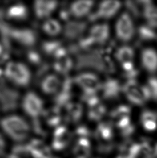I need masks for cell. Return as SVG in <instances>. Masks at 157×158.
Here are the masks:
<instances>
[{"label":"cell","instance_id":"obj_1","mask_svg":"<svg viewBox=\"0 0 157 158\" xmlns=\"http://www.w3.org/2000/svg\"><path fill=\"white\" fill-rule=\"evenodd\" d=\"M111 53L105 45L77 54L75 68L78 70H93L105 75H111L116 70Z\"/></svg>","mask_w":157,"mask_h":158},{"label":"cell","instance_id":"obj_2","mask_svg":"<svg viewBox=\"0 0 157 158\" xmlns=\"http://www.w3.org/2000/svg\"><path fill=\"white\" fill-rule=\"evenodd\" d=\"M0 126L13 141L22 143L30 135L31 127L28 122L19 115H10L2 118Z\"/></svg>","mask_w":157,"mask_h":158},{"label":"cell","instance_id":"obj_3","mask_svg":"<svg viewBox=\"0 0 157 158\" xmlns=\"http://www.w3.org/2000/svg\"><path fill=\"white\" fill-rule=\"evenodd\" d=\"M122 93L132 105L142 106L151 100V94L145 85H140L137 80H128L122 84Z\"/></svg>","mask_w":157,"mask_h":158},{"label":"cell","instance_id":"obj_4","mask_svg":"<svg viewBox=\"0 0 157 158\" xmlns=\"http://www.w3.org/2000/svg\"><path fill=\"white\" fill-rule=\"evenodd\" d=\"M4 73L10 81L19 86H26L30 84L31 79L29 69L19 62L8 63L5 68Z\"/></svg>","mask_w":157,"mask_h":158},{"label":"cell","instance_id":"obj_5","mask_svg":"<svg viewBox=\"0 0 157 158\" xmlns=\"http://www.w3.org/2000/svg\"><path fill=\"white\" fill-rule=\"evenodd\" d=\"M136 30L131 16L127 12L122 14L115 24L116 36L119 41L129 42L136 34Z\"/></svg>","mask_w":157,"mask_h":158},{"label":"cell","instance_id":"obj_6","mask_svg":"<svg viewBox=\"0 0 157 158\" xmlns=\"http://www.w3.org/2000/svg\"><path fill=\"white\" fill-rule=\"evenodd\" d=\"M73 81L84 93L98 94L101 91L102 81L95 73L85 71L77 75Z\"/></svg>","mask_w":157,"mask_h":158},{"label":"cell","instance_id":"obj_7","mask_svg":"<svg viewBox=\"0 0 157 158\" xmlns=\"http://www.w3.org/2000/svg\"><path fill=\"white\" fill-rule=\"evenodd\" d=\"M122 6V4L119 1L106 0L100 3L96 10L91 12L87 16L88 21L91 22L99 19H110L116 15Z\"/></svg>","mask_w":157,"mask_h":158},{"label":"cell","instance_id":"obj_8","mask_svg":"<svg viewBox=\"0 0 157 158\" xmlns=\"http://www.w3.org/2000/svg\"><path fill=\"white\" fill-rule=\"evenodd\" d=\"M22 107L28 116L36 119L42 113L44 105L39 96L34 92H30L24 97Z\"/></svg>","mask_w":157,"mask_h":158},{"label":"cell","instance_id":"obj_9","mask_svg":"<svg viewBox=\"0 0 157 158\" xmlns=\"http://www.w3.org/2000/svg\"><path fill=\"white\" fill-rule=\"evenodd\" d=\"M100 91H101L102 98L106 101H116L123 94L122 84L116 78L108 77L102 82Z\"/></svg>","mask_w":157,"mask_h":158},{"label":"cell","instance_id":"obj_10","mask_svg":"<svg viewBox=\"0 0 157 158\" xmlns=\"http://www.w3.org/2000/svg\"><path fill=\"white\" fill-rule=\"evenodd\" d=\"M110 36V28L108 24H95L89 29L88 37L98 47L106 45Z\"/></svg>","mask_w":157,"mask_h":158},{"label":"cell","instance_id":"obj_11","mask_svg":"<svg viewBox=\"0 0 157 158\" xmlns=\"http://www.w3.org/2000/svg\"><path fill=\"white\" fill-rule=\"evenodd\" d=\"M143 68L147 72L155 74L157 72V52L152 48L142 50L140 55Z\"/></svg>","mask_w":157,"mask_h":158},{"label":"cell","instance_id":"obj_12","mask_svg":"<svg viewBox=\"0 0 157 158\" xmlns=\"http://www.w3.org/2000/svg\"><path fill=\"white\" fill-rule=\"evenodd\" d=\"M88 28L87 22L81 21H68L64 29V34L69 40H77L83 38Z\"/></svg>","mask_w":157,"mask_h":158},{"label":"cell","instance_id":"obj_13","mask_svg":"<svg viewBox=\"0 0 157 158\" xmlns=\"http://www.w3.org/2000/svg\"><path fill=\"white\" fill-rule=\"evenodd\" d=\"M94 2L88 0H79L73 2L69 8L70 15L80 19L88 16L91 12Z\"/></svg>","mask_w":157,"mask_h":158},{"label":"cell","instance_id":"obj_14","mask_svg":"<svg viewBox=\"0 0 157 158\" xmlns=\"http://www.w3.org/2000/svg\"><path fill=\"white\" fill-rule=\"evenodd\" d=\"M27 145L32 158H46L51 155L49 146L40 139H32Z\"/></svg>","mask_w":157,"mask_h":158},{"label":"cell","instance_id":"obj_15","mask_svg":"<svg viewBox=\"0 0 157 158\" xmlns=\"http://www.w3.org/2000/svg\"><path fill=\"white\" fill-rule=\"evenodd\" d=\"M58 6L54 1H37L34 3V10L37 17L39 19L49 17Z\"/></svg>","mask_w":157,"mask_h":158},{"label":"cell","instance_id":"obj_16","mask_svg":"<svg viewBox=\"0 0 157 158\" xmlns=\"http://www.w3.org/2000/svg\"><path fill=\"white\" fill-rule=\"evenodd\" d=\"M70 138L68 131L64 126H59L53 133L52 146L53 150L60 151L66 147Z\"/></svg>","mask_w":157,"mask_h":158},{"label":"cell","instance_id":"obj_17","mask_svg":"<svg viewBox=\"0 0 157 158\" xmlns=\"http://www.w3.org/2000/svg\"><path fill=\"white\" fill-rule=\"evenodd\" d=\"M62 86V83L57 75L51 74L42 79L41 83V89L47 94H53L57 93Z\"/></svg>","mask_w":157,"mask_h":158},{"label":"cell","instance_id":"obj_18","mask_svg":"<svg viewBox=\"0 0 157 158\" xmlns=\"http://www.w3.org/2000/svg\"><path fill=\"white\" fill-rule=\"evenodd\" d=\"M138 40L137 45H140L143 42H150L157 39V34L154 28L148 24H143L139 26L136 30Z\"/></svg>","mask_w":157,"mask_h":158},{"label":"cell","instance_id":"obj_19","mask_svg":"<svg viewBox=\"0 0 157 158\" xmlns=\"http://www.w3.org/2000/svg\"><path fill=\"white\" fill-rule=\"evenodd\" d=\"M143 16L147 24L154 28H157V6L150 1H145L143 10Z\"/></svg>","mask_w":157,"mask_h":158},{"label":"cell","instance_id":"obj_20","mask_svg":"<svg viewBox=\"0 0 157 158\" xmlns=\"http://www.w3.org/2000/svg\"><path fill=\"white\" fill-rule=\"evenodd\" d=\"M114 56L115 59L121 64L134 62L135 50L130 45H122L116 49Z\"/></svg>","mask_w":157,"mask_h":158},{"label":"cell","instance_id":"obj_21","mask_svg":"<svg viewBox=\"0 0 157 158\" xmlns=\"http://www.w3.org/2000/svg\"><path fill=\"white\" fill-rule=\"evenodd\" d=\"M145 1H127L124 2V6L127 10V13L132 18H139L143 15V10Z\"/></svg>","mask_w":157,"mask_h":158},{"label":"cell","instance_id":"obj_22","mask_svg":"<svg viewBox=\"0 0 157 158\" xmlns=\"http://www.w3.org/2000/svg\"><path fill=\"white\" fill-rule=\"evenodd\" d=\"M42 29L48 35L55 36L61 33L62 28L59 22L55 19H50L45 21L42 25Z\"/></svg>","mask_w":157,"mask_h":158},{"label":"cell","instance_id":"obj_23","mask_svg":"<svg viewBox=\"0 0 157 158\" xmlns=\"http://www.w3.org/2000/svg\"><path fill=\"white\" fill-rule=\"evenodd\" d=\"M57 58L58 60L55 63V68L59 73L66 74L72 70L74 63L67 54L60 56Z\"/></svg>","mask_w":157,"mask_h":158},{"label":"cell","instance_id":"obj_24","mask_svg":"<svg viewBox=\"0 0 157 158\" xmlns=\"http://www.w3.org/2000/svg\"><path fill=\"white\" fill-rule=\"evenodd\" d=\"M67 106L68 119L72 122H77L83 115V106L81 103H70Z\"/></svg>","mask_w":157,"mask_h":158},{"label":"cell","instance_id":"obj_25","mask_svg":"<svg viewBox=\"0 0 157 158\" xmlns=\"http://www.w3.org/2000/svg\"><path fill=\"white\" fill-rule=\"evenodd\" d=\"M88 117L91 120L96 121L101 119L107 112L106 107L102 102L88 107Z\"/></svg>","mask_w":157,"mask_h":158},{"label":"cell","instance_id":"obj_26","mask_svg":"<svg viewBox=\"0 0 157 158\" xmlns=\"http://www.w3.org/2000/svg\"><path fill=\"white\" fill-rule=\"evenodd\" d=\"M131 112V107L129 105L121 104L115 107L111 111L110 115L117 121L126 117H129Z\"/></svg>","mask_w":157,"mask_h":158},{"label":"cell","instance_id":"obj_27","mask_svg":"<svg viewBox=\"0 0 157 158\" xmlns=\"http://www.w3.org/2000/svg\"><path fill=\"white\" fill-rule=\"evenodd\" d=\"M7 15L13 19H23L26 16L27 11L26 8L21 4H17L9 8Z\"/></svg>","mask_w":157,"mask_h":158},{"label":"cell","instance_id":"obj_28","mask_svg":"<svg viewBox=\"0 0 157 158\" xmlns=\"http://www.w3.org/2000/svg\"><path fill=\"white\" fill-rule=\"evenodd\" d=\"M81 101L83 103L86 104L88 107L93 106L101 102L100 97L98 96V94L84 93L81 96Z\"/></svg>","mask_w":157,"mask_h":158},{"label":"cell","instance_id":"obj_29","mask_svg":"<svg viewBox=\"0 0 157 158\" xmlns=\"http://www.w3.org/2000/svg\"><path fill=\"white\" fill-rule=\"evenodd\" d=\"M146 85L151 94V100L157 102V77L152 76L149 77Z\"/></svg>","mask_w":157,"mask_h":158},{"label":"cell","instance_id":"obj_30","mask_svg":"<svg viewBox=\"0 0 157 158\" xmlns=\"http://www.w3.org/2000/svg\"><path fill=\"white\" fill-rule=\"evenodd\" d=\"M140 120L142 123L150 120L157 122V113L150 109H145L141 113Z\"/></svg>","mask_w":157,"mask_h":158},{"label":"cell","instance_id":"obj_31","mask_svg":"<svg viewBox=\"0 0 157 158\" xmlns=\"http://www.w3.org/2000/svg\"><path fill=\"white\" fill-rule=\"evenodd\" d=\"M143 125L145 129L147 131H153L157 128V122L154 120H150L142 122Z\"/></svg>","mask_w":157,"mask_h":158},{"label":"cell","instance_id":"obj_32","mask_svg":"<svg viewBox=\"0 0 157 158\" xmlns=\"http://www.w3.org/2000/svg\"><path fill=\"white\" fill-rule=\"evenodd\" d=\"M6 148V143L3 137L0 134V158L2 157Z\"/></svg>","mask_w":157,"mask_h":158},{"label":"cell","instance_id":"obj_33","mask_svg":"<svg viewBox=\"0 0 157 158\" xmlns=\"http://www.w3.org/2000/svg\"><path fill=\"white\" fill-rule=\"evenodd\" d=\"M46 158H59L57 157V156H52V155H50L48 156H47Z\"/></svg>","mask_w":157,"mask_h":158},{"label":"cell","instance_id":"obj_34","mask_svg":"<svg viewBox=\"0 0 157 158\" xmlns=\"http://www.w3.org/2000/svg\"><path fill=\"white\" fill-rule=\"evenodd\" d=\"M155 152H156V153H157V148H156V150H155Z\"/></svg>","mask_w":157,"mask_h":158}]
</instances>
